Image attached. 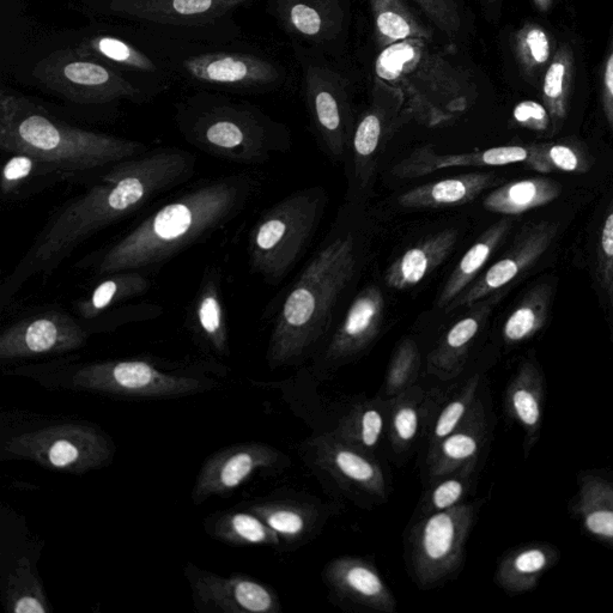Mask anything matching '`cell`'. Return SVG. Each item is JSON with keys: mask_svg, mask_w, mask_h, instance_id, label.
I'll return each mask as SVG.
<instances>
[{"mask_svg": "<svg viewBox=\"0 0 613 613\" xmlns=\"http://www.w3.org/2000/svg\"><path fill=\"white\" fill-rule=\"evenodd\" d=\"M490 305L479 307L475 313L460 319L441 339L438 347L430 352L429 372L447 381L457 378L463 370L473 339L481 329L482 321L487 317Z\"/></svg>", "mask_w": 613, "mask_h": 613, "instance_id": "484cf974", "label": "cell"}, {"mask_svg": "<svg viewBox=\"0 0 613 613\" xmlns=\"http://www.w3.org/2000/svg\"><path fill=\"white\" fill-rule=\"evenodd\" d=\"M210 527L212 536L235 546L281 544V538L277 533L251 511L221 514L212 520Z\"/></svg>", "mask_w": 613, "mask_h": 613, "instance_id": "8d00e7d4", "label": "cell"}, {"mask_svg": "<svg viewBox=\"0 0 613 613\" xmlns=\"http://www.w3.org/2000/svg\"><path fill=\"white\" fill-rule=\"evenodd\" d=\"M562 192L560 182L530 178L508 182L484 198V208L494 214L519 216L554 202Z\"/></svg>", "mask_w": 613, "mask_h": 613, "instance_id": "4316f807", "label": "cell"}, {"mask_svg": "<svg viewBox=\"0 0 613 613\" xmlns=\"http://www.w3.org/2000/svg\"><path fill=\"white\" fill-rule=\"evenodd\" d=\"M533 3L540 11L546 12L549 11L551 5L554 4V0H533Z\"/></svg>", "mask_w": 613, "mask_h": 613, "instance_id": "11a10c76", "label": "cell"}, {"mask_svg": "<svg viewBox=\"0 0 613 613\" xmlns=\"http://www.w3.org/2000/svg\"><path fill=\"white\" fill-rule=\"evenodd\" d=\"M457 230L445 229L418 242L388 267L385 282L388 287L405 290L420 284L439 267L457 245Z\"/></svg>", "mask_w": 613, "mask_h": 613, "instance_id": "603a6c76", "label": "cell"}, {"mask_svg": "<svg viewBox=\"0 0 613 613\" xmlns=\"http://www.w3.org/2000/svg\"><path fill=\"white\" fill-rule=\"evenodd\" d=\"M512 50L520 74L532 87H542L543 77L557 51L548 30L534 22H525L512 35Z\"/></svg>", "mask_w": 613, "mask_h": 613, "instance_id": "f546056e", "label": "cell"}, {"mask_svg": "<svg viewBox=\"0 0 613 613\" xmlns=\"http://www.w3.org/2000/svg\"><path fill=\"white\" fill-rule=\"evenodd\" d=\"M376 44L380 50L408 40L433 41V30L412 12L404 0H369Z\"/></svg>", "mask_w": 613, "mask_h": 613, "instance_id": "f1b7e54d", "label": "cell"}, {"mask_svg": "<svg viewBox=\"0 0 613 613\" xmlns=\"http://www.w3.org/2000/svg\"><path fill=\"white\" fill-rule=\"evenodd\" d=\"M374 70L375 77L403 94L405 114L429 127L458 119L478 96L470 71L451 62L432 41L408 40L387 47L376 58Z\"/></svg>", "mask_w": 613, "mask_h": 613, "instance_id": "5b68a950", "label": "cell"}, {"mask_svg": "<svg viewBox=\"0 0 613 613\" xmlns=\"http://www.w3.org/2000/svg\"><path fill=\"white\" fill-rule=\"evenodd\" d=\"M613 295V294H612Z\"/></svg>", "mask_w": 613, "mask_h": 613, "instance_id": "9f6ffc18", "label": "cell"}, {"mask_svg": "<svg viewBox=\"0 0 613 613\" xmlns=\"http://www.w3.org/2000/svg\"><path fill=\"white\" fill-rule=\"evenodd\" d=\"M534 144L505 145L469 154L435 153L432 147L418 148L393 168L398 179L423 178L442 169L461 167H501L523 163L527 168L532 161Z\"/></svg>", "mask_w": 613, "mask_h": 613, "instance_id": "d6986e66", "label": "cell"}, {"mask_svg": "<svg viewBox=\"0 0 613 613\" xmlns=\"http://www.w3.org/2000/svg\"><path fill=\"white\" fill-rule=\"evenodd\" d=\"M511 228L512 222L505 218V220H501L485 230L481 238L460 259L452 275L447 279L445 287L441 291L439 307L451 306L470 287L478 273L488 263L489 258L493 256L497 247L505 240Z\"/></svg>", "mask_w": 613, "mask_h": 613, "instance_id": "83f0119b", "label": "cell"}, {"mask_svg": "<svg viewBox=\"0 0 613 613\" xmlns=\"http://www.w3.org/2000/svg\"><path fill=\"white\" fill-rule=\"evenodd\" d=\"M5 604L14 613H46L50 611L44 588L27 558H22L9 575Z\"/></svg>", "mask_w": 613, "mask_h": 613, "instance_id": "ab89813d", "label": "cell"}, {"mask_svg": "<svg viewBox=\"0 0 613 613\" xmlns=\"http://www.w3.org/2000/svg\"><path fill=\"white\" fill-rule=\"evenodd\" d=\"M356 266V241L350 234L331 241L309 262L289 291L273 327L267 351L272 368L300 360L324 337Z\"/></svg>", "mask_w": 613, "mask_h": 613, "instance_id": "3957f363", "label": "cell"}, {"mask_svg": "<svg viewBox=\"0 0 613 613\" xmlns=\"http://www.w3.org/2000/svg\"><path fill=\"white\" fill-rule=\"evenodd\" d=\"M306 95L315 129L330 154L341 157L354 133L341 76L329 69L311 66L306 76Z\"/></svg>", "mask_w": 613, "mask_h": 613, "instance_id": "e0dca14e", "label": "cell"}, {"mask_svg": "<svg viewBox=\"0 0 613 613\" xmlns=\"http://www.w3.org/2000/svg\"><path fill=\"white\" fill-rule=\"evenodd\" d=\"M187 141L217 159L253 165L269 157V131L252 114L230 108L200 114L188 125Z\"/></svg>", "mask_w": 613, "mask_h": 613, "instance_id": "9c48e42d", "label": "cell"}, {"mask_svg": "<svg viewBox=\"0 0 613 613\" xmlns=\"http://www.w3.org/2000/svg\"><path fill=\"white\" fill-rule=\"evenodd\" d=\"M194 171L196 157L175 149L147 153L109 167L94 186L50 218L26 256L0 285L2 307L30 279L51 275L84 241L184 184Z\"/></svg>", "mask_w": 613, "mask_h": 613, "instance_id": "6da1fadb", "label": "cell"}, {"mask_svg": "<svg viewBox=\"0 0 613 613\" xmlns=\"http://www.w3.org/2000/svg\"><path fill=\"white\" fill-rule=\"evenodd\" d=\"M545 556L538 550L526 551L515 558L514 568L519 573L530 574L538 572L545 566Z\"/></svg>", "mask_w": 613, "mask_h": 613, "instance_id": "f5cc1de1", "label": "cell"}, {"mask_svg": "<svg viewBox=\"0 0 613 613\" xmlns=\"http://www.w3.org/2000/svg\"><path fill=\"white\" fill-rule=\"evenodd\" d=\"M403 117H408L404 111L403 94L375 77L372 102L362 114L351 138L355 175L362 187L372 179L381 150Z\"/></svg>", "mask_w": 613, "mask_h": 613, "instance_id": "5bb4252c", "label": "cell"}, {"mask_svg": "<svg viewBox=\"0 0 613 613\" xmlns=\"http://www.w3.org/2000/svg\"><path fill=\"white\" fill-rule=\"evenodd\" d=\"M80 52L95 53L103 58L113 60L115 63L130 66L132 69L154 70L155 66L150 60L125 42L114 38H96L87 42L86 48H80Z\"/></svg>", "mask_w": 613, "mask_h": 613, "instance_id": "f6af8a7d", "label": "cell"}, {"mask_svg": "<svg viewBox=\"0 0 613 613\" xmlns=\"http://www.w3.org/2000/svg\"><path fill=\"white\" fill-rule=\"evenodd\" d=\"M587 527L593 533L613 537V512H596L587 518Z\"/></svg>", "mask_w": 613, "mask_h": 613, "instance_id": "db71d44e", "label": "cell"}, {"mask_svg": "<svg viewBox=\"0 0 613 613\" xmlns=\"http://www.w3.org/2000/svg\"><path fill=\"white\" fill-rule=\"evenodd\" d=\"M283 458L276 448L260 442L222 449L200 470L193 501L202 503L211 496L228 494L250 481L257 472L277 466Z\"/></svg>", "mask_w": 613, "mask_h": 613, "instance_id": "2e32d148", "label": "cell"}, {"mask_svg": "<svg viewBox=\"0 0 613 613\" xmlns=\"http://www.w3.org/2000/svg\"><path fill=\"white\" fill-rule=\"evenodd\" d=\"M496 182L497 176L493 173L454 176L412 188L398 198V204L405 209H441L465 205Z\"/></svg>", "mask_w": 613, "mask_h": 613, "instance_id": "cb8c5ba5", "label": "cell"}, {"mask_svg": "<svg viewBox=\"0 0 613 613\" xmlns=\"http://www.w3.org/2000/svg\"><path fill=\"white\" fill-rule=\"evenodd\" d=\"M386 402H367L354 406L338 423L333 432L348 445L372 454L385 429Z\"/></svg>", "mask_w": 613, "mask_h": 613, "instance_id": "d590c367", "label": "cell"}, {"mask_svg": "<svg viewBox=\"0 0 613 613\" xmlns=\"http://www.w3.org/2000/svg\"><path fill=\"white\" fill-rule=\"evenodd\" d=\"M87 330L70 314L48 309L18 320L0 336V360L60 355L83 347Z\"/></svg>", "mask_w": 613, "mask_h": 613, "instance_id": "7c38bea8", "label": "cell"}, {"mask_svg": "<svg viewBox=\"0 0 613 613\" xmlns=\"http://www.w3.org/2000/svg\"><path fill=\"white\" fill-rule=\"evenodd\" d=\"M35 74L48 88L80 105H101L138 94L114 71L71 52L53 53L38 65Z\"/></svg>", "mask_w": 613, "mask_h": 613, "instance_id": "8fae6325", "label": "cell"}, {"mask_svg": "<svg viewBox=\"0 0 613 613\" xmlns=\"http://www.w3.org/2000/svg\"><path fill=\"white\" fill-rule=\"evenodd\" d=\"M475 387L476 381H470L469 385L464 388V391L459 393L457 397L442 409L439 417L436 418L432 436H430L429 449L434 448L465 422L466 416L471 409L473 396H475Z\"/></svg>", "mask_w": 613, "mask_h": 613, "instance_id": "ee69618b", "label": "cell"}, {"mask_svg": "<svg viewBox=\"0 0 613 613\" xmlns=\"http://www.w3.org/2000/svg\"><path fill=\"white\" fill-rule=\"evenodd\" d=\"M552 288L539 284L520 301L503 326V336L508 342H521L542 329L549 317Z\"/></svg>", "mask_w": 613, "mask_h": 613, "instance_id": "74e56055", "label": "cell"}, {"mask_svg": "<svg viewBox=\"0 0 613 613\" xmlns=\"http://www.w3.org/2000/svg\"><path fill=\"white\" fill-rule=\"evenodd\" d=\"M473 521V508L459 505L422 519L410 538V564L418 585L434 587L458 572Z\"/></svg>", "mask_w": 613, "mask_h": 613, "instance_id": "ba28073f", "label": "cell"}, {"mask_svg": "<svg viewBox=\"0 0 613 613\" xmlns=\"http://www.w3.org/2000/svg\"><path fill=\"white\" fill-rule=\"evenodd\" d=\"M315 463L345 487L384 499L387 493L382 467L372 454L327 433L309 442Z\"/></svg>", "mask_w": 613, "mask_h": 613, "instance_id": "ac0fdd59", "label": "cell"}, {"mask_svg": "<svg viewBox=\"0 0 613 613\" xmlns=\"http://www.w3.org/2000/svg\"><path fill=\"white\" fill-rule=\"evenodd\" d=\"M421 352L412 339H404L394 351L388 366L384 396L393 400L414 386L421 368Z\"/></svg>", "mask_w": 613, "mask_h": 613, "instance_id": "7bdbcfd3", "label": "cell"}, {"mask_svg": "<svg viewBox=\"0 0 613 613\" xmlns=\"http://www.w3.org/2000/svg\"><path fill=\"white\" fill-rule=\"evenodd\" d=\"M0 149L24 154L72 175L111 167L147 154L142 143L77 129L12 95L0 100Z\"/></svg>", "mask_w": 613, "mask_h": 613, "instance_id": "277c9868", "label": "cell"}, {"mask_svg": "<svg viewBox=\"0 0 613 613\" xmlns=\"http://www.w3.org/2000/svg\"><path fill=\"white\" fill-rule=\"evenodd\" d=\"M479 452L475 433L463 424L434 448L429 449L428 470L433 479L452 475L465 476Z\"/></svg>", "mask_w": 613, "mask_h": 613, "instance_id": "836d02e7", "label": "cell"}, {"mask_svg": "<svg viewBox=\"0 0 613 613\" xmlns=\"http://www.w3.org/2000/svg\"><path fill=\"white\" fill-rule=\"evenodd\" d=\"M78 390L136 398L187 396L200 388L190 376L162 372L145 361H108L87 364L72 376Z\"/></svg>", "mask_w": 613, "mask_h": 613, "instance_id": "30bf717a", "label": "cell"}, {"mask_svg": "<svg viewBox=\"0 0 613 613\" xmlns=\"http://www.w3.org/2000/svg\"><path fill=\"white\" fill-rule=\"evenodd\" d=\"M513 405L520 420L528 424V426H533L538 421L539 408L536 399L533 398L531 393L524 390L515 392Z\"/></svg>", "mask_w": 613, "mask_h": 613, "instance_id": "816d5d0a", "label": "cell"}, {"mask_svg": "<svg viewBox=\"0 0 613 613\" xmlns=\"http://www.w3.org/2000/svg\"><path fill=\"white\" fill-rule=\"evenodd\" d=\"M192 319L202 338L220 355L228 354V327L222 303L220 275L206 273L194 302Z\"/></svg>", "mask_w": 613, "mask_h": 613, "instance_id": "4dcf8cb0", "label": "cell"}, {"mask_svg": "<svg viewBox=\"0 0 613 613\" xmlns=\"http://www.w3.org/2000/svg\"><path fill=\"white\" fill-rule=\"evenodd\" d=\"M70 178H75V175L50 162L24 154H9V159L3 165L0 194L3 202H15Z\"/></svg>", "mask_w": 613, "mask_h": 613, "instance_id": "d4e9b609", "label": "cell"}, {"mask_svg": "<svg viewBox=\"0 0 613 613\" xmlns=\"http://www.w3.org/2000/svg\"><path fill=\"white\" fill-rule=\"evenodd\" d=\"M284 18L295 33L308 39L323 38L331 28L329 4L321 0H287Z\"/></svg>", "mask_w": 613, "mask_h": 613, "instance_id": "b9f144b4", "label": "cell"}, {"mask_svg": "<svg viewBox=\"0 0 613 613\" xmlns=\"http://www.w3.org/2000/svg\"><path fill=\"white\" fill-rule=\"evenodd\" d=\"M391 441L397 452H404L420 434L423 415V392L412 386L391 400Z\"/></svg>", "mask_w": 613, "mask_h": 613, "instance_id": "60d3db41", "label": "cell"}, {"mask_svg": "<svg viewBox=\"0 0 613 613\" xmlns=\"http://www.w3.org/2000/svg\"><path fill=\"white\" fill-rule=\"evenodd\" d=\"M150 282L139 270L121 271L107 275L87 299L76 303V313L84 320H91L115 303L142 295L148 290Z\"/></svg>", "mask_w": 613, "mask_h": 613, "instance_id": "e575fe53", "label": "cell"}, {"mask_svg": "<svg viewBox=\"0 0 613 613\" xmlns=\"http://www.w3.org/2000/svg\"><path fill=\"white\" fill-rule=\"evenodd\" d=\"M251 190L250 179L242 175L194 186L99 254L93 272L107 276L167 262L232 221Z\"/></svg>", "mask_w": 613, "mask_h": 613, "instance_id": "7a4b0ae2", "label": "cell"}, {"mask_svg": "<svg viewBox=\"0 0 613 613\" xmlns=\"http://www.w3.org/2000/svg\"><path fill=\"white\" fill-rule=\"evenodd\" d=\"M414 2L443 34L451 40L457 38L461 27L457 0H414Z\"/></svg>", "mask_w": 613, "mask_h": 613, "instance_id": "bcb514c9", "label": "cell"}, {"mask_svg": "<svg viewBox=\"0 0 613 613\" xmlns=\"http://www.w3.org/2000/svg\"><path fill=\"white\" fill-rule=\"evenodd\" d=\"M321 199L317 191L295 193L260 217L250 236V260L266 281L282 279L301 256L317 228Z\"/></svg>", "mask_w": 613, "mask_h": 613, "instance_id": "8992f818", "label": "cell"}, {"mask_svg": "<svg viewBox=\"0 0 613 613\" xmlns=\"http://www.w3.org/2000/svg\"><path fill=\"white\" fill-rule=\"evenodd\" d=\"M186 69L199 81L230 86H263L275 82V66L245 54H206L188 59Z\"/></svg>", "mask_w": 613, "mask_h": 613, "instance_id": "7402d4cb", "label": "cell"}, {"mask_svg": "<svg viewBox=\"0 0 613 613\" xmlns=\"http://www.w3.org/2000/svg\"><path fill=\"white\" fill-rule=\"evenodd\" d=\"M287 543L299 542L317 526L319 513L305 503L275 501L258 503L250 508Z\"/></svg>", "mask_w": 613, "mask_h": 613, "instance_id": "d6a6232c", "label": "cell"}, {"mask_svg": "<svg viewBox=\"0 0 613 613\" xmlns=\"http://www.w3.org/2000/svg\"><path fill=\"white\" fill-rule=\"evenodd\" d=\"M598 279L603 289L613 294V204L600 230L598 247Z\"/></svg>", "mask_w": 613, "mask_h": 613, "instance_id": "7dc6e473", "label": "cell"}, {"mask_svg": "<svg viewBox=\"0 0 613 613\" xmlns=\"http://www.w3.org/2000/svg\"><path fill=\"white\" fill-rule=\"evenodd\" d=\"M602 99L605 118L613 132V38L604 66Z\"/></svg>", "mask_w": 613, "mask_h": 613, "instance_id": "f907efd6", "label": "cell"}, {"mask_svg": "<svg viewBox=\"0 0 613 613\" xmlns=\"http://www.w3.org/2000/svg\"><path fill=\"white\" fill-rule=\"evenodd\" d=\"M4 453L48 470L81 475L105 466L112 447L99 430L68 423L17 435L5 443Z\"/></svg>", "mask_w": 613, "mask_h": 613, "instance_id": "52a82bcc", "label": "cell"}, {"mask_svg": "<svg viewBox=\"0 0 613 613\" xmlns=\"http://www.w3.org/2000/svg\"><path fill=\"white\" fill-rule=\"evenodd\" d=\"M515 123L527 130L552 136V123L548 109L536 101H523L513 111Z\"/></svg>", "mask_w": 613, "mask_h": 613, "instance_id": "681fc988", "label": "cell"}, {"mask_svg": "<svg viewBox=\"0 0 613 613\" xmlns=\"http://www.w3.org/2000/svg\"><path fill=\"white\" fill-rule=\"evenodd\" d=\"M385 299L378 287H368L352 301L347 315L327 348L326 358L342 362L361 354L378 337L384 320Z\"/></svg>", "mask_w": 613, "mask_h": 613, "instance_id": "44dd1931", "label": "cell"}, {"mask_svg": "<svg viewBox=\"0 0 613 613\" xmlns=\"http://www.w3.org/2000/svg\"><path fill=\"white\" fill-rule=\"evenodd\" d=\"M575 75V59L568 42L558 46L542 81L543 102L550 114L552 136L560 132L569 112Z\"/></svg>", "mask_w": 613, "mask_h": 613, "instance_id": "1f68e13d", "label": "cell"}, {"mask_svg": "<svg viewBox=\"0 0 613 613\" xmlns=\"http://www.w3.org/2000/svg\"><path fill=\"white\" fill-rule=\"evenodd\" d=\"M325 580L339 597L364 608L397 611V600L373 564L356 557H339L325 569Z\"/></svg>", "mask_w": 613, "mask_h": 613, "instance_id": "ffe728a7", "label": "cell"}, {"mask_svg": "<svg viewBox=\"0 0 613 613\" xmlns=\"http://www.w3.org/2000/svg\"><path fill=\"white\" fill-rule=\"evenodd\" d=\"M591 166V157L581 144L562 141L534 144L532 161L527 169L545 174L554 171L587 173Z\"/></svg>", "mask_w": 613, "mask_h": 613, "instance_id": "f35d334b", "label": "cell"}, {"mask_svg": "<svg viewBox=\"0 0 613 613\" xmlns=\"http://www.w3.org/2000/svg\"><path fill=\"white\" fill-rule=\"evenodd\" d=\"M557 230V224L549 221L525 227L515 239L511 250L482 277L476 279L475 283H472L452 303L451 308L476 305L514 282L549 250L556 238Z\"/></svg>", "mask_w": 613, "mask_h": 613, "instance_id": "9a60e30c", "label": "cell"}, {"mask_svg": "<svg viewBox=\"0 0 613 613\" xmlns=\"http://www.w3.org/2000/svg\"><path fill=\"white\" fill-rule=\"evenodd\" d=\"M199 611L222 613H278L281 603L269 586L246 575L224 578L194 566L186 569Z\"/></svg>", "mask_w": 613, "mask_h": 613, "instance_id": "4fadbf2b", "label": "cell"}, {"mask_svg": "<svg viewBox=\"0 0 613 613\" xmlns=\"http://www.w3.org/2000/svg\"><path fill=\"white\" fill-rule=\"evenodd\" d=\"M464 477L463 475H452L439 479V483L429 495L430 512L447 511V509L460 505L466 490Z\"/></svg>", "mask_w": 613, "mask_h": 613, "instance_id": "c3c4849f", "label": "cell"}]
</instances>
